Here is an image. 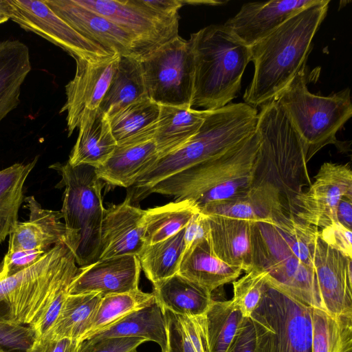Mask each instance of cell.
<instances>
[{"instance_id": "6da1fadb", "label": "cell", "mask_w": 352, "mask_h": 352, "mask_svg": "<svg viewBox=\"0 0 352 352\" xmlns=\"http://www.w3.org/2000/svg\"><path fill=\"white\" fill-rule=\"evenodd\" d=\"M329 3L320 0L301 10L250 47L254 73L243 95L245 103L256 108L274 100L305 67L312 41Z\"/></svg>"}, {"instance_id": "7a4b0ae2", "label": "cell", "mask_w": 352, "mask_h": 352, "mask_svg": "<svg viewBox=\"0 0 352 352\" xmlns=\"http://www.w3.org/2000/svg\"><path fill=\"white\" fill-rule=\"evenodd\" d=\"M257 109L245 102L210 111L197 133L177 150L157 159L130 187L131 201L146 197L160 181L196 164L220 156L238 145L256 128Z\"/></svg>"}, {"instance_id": "3957f363", "label": "cell", "mask_w": 352, "mask_h": 352, "mask_svg": "<svg viewBox=\"0 0 352 352\" xmlns=\"http://www.w3.org/2000/svg\"><path fill=\"white\" fill-rule=\"evenodd\" d=\"M260 147L256 130L224 154L166 178L151 187V193L190 199L199 210L206 205L240 195L253 185Z\"/></svg>"}, {"instance_id": "277c9868", "label": "cell", "mask_w": 352, "mask_h": 352, "mask_svg": "<svg viewBox=\"0 0 352 352\" xmlns=\"http://www.w3.org/2000/svg\"><path fill=\"white\" fill-rule=\"evenodd\" d=\"M194 55L192 108H222L236 98L251 61L250 47L222 25H210L189 39Z\"/></svg>"}, {"instance_id": "5b68a950", "label": "cell", "mask_w": 352, "mask_h": 352, "mask_svg": "<svg viewBox=\"0 0 352 352\" xmlns=\"http://www.w3.org/2000/svg\"><path fill=\"white\" fill-rule=\"evenodd\" d=\"M256 130L260 147L253 185L276 187L292 212L294 198L311 184L299 138L276 100L261 106Z\"/></svg>"}, {"instance_id": "8992f818", "label": "cell", "mask_w": 352, "mask_h": 352, "mask_svg": "<svg viewBox=\"0 0 352 352\" xmlns=\"http://www.w3.org/2000/svg\"><path fill=\"white\" fill-rule=\"evenodd\" d=\"M78 270L72 251L60 243L32 266L0 280V322L33 329L58 290L72 283Z\"/></svg>"}, {"instance_id": "52a82bcc", "label": "cell", "mask_w": 352, "mask_h": 352, "mask_svg": "<svg viewBox=\"0 0 352 352\" xmlns=\"http://www.w3.org/2000/svg\"><path fill=\"white\" fill-rule=\"evenodd\" d=\"M61 180L56 187H65L61 214L67 231L65 245L80 267L93 263L100 254L101 227L105 209L102 184L94 167L56 163Z\"/></svg>"}, {"instance_id": "ba28073f", "label": "cell", "mask_w": 352, "mask_h": 352, "mask_svg": "<svg viewBox=\"0 0 352 352\" xmlns=\"http://www.w3.org/2000/svg\"><path fill=\"white\" fill-rule=\"evenodd\" d=\"M307 85L305 67L274 100L296 131L308 163L328 144L345 148L336 133L352 116V104L349 88L321 96L311 93Z\"/></svg>"}, {"instance_id": "9c48e42d", "label": "cell", "mask_w": 352, "mask_h": 352, "mask_svg": "<svg viewBox=\"0 0 352 352\" xmlns=\"http://www.w3.org/2000/svg\"><path fill=\"white\" fill-rule=\"evenodd\" d=\"M312 309L267 283L250 316L255 331L254 352H311Z\"/></svg>"}, {"instance_id": "30bf717a", "label": "cell", "mask_w": 352, "mask_h": 352, "mask_svg": "<svg viewBox=\"0 0 352 352\" xmlns=\"http://www.w3.org/2000/svg\"><path fill=\"white\" fill-rule=\"evenodd\" d=\"M252 262V267L265 274L269 285L323 309L314 267L292 252L274 223L253 224Z\"/></svg>"}, {"instance_id": "8fae6325", "label": "cell", "mask_w": 352, "mask_h": 352, "mask_svg": "<svg viewBox=\"0 0 352 352\" xmlns=\"http://www.w3.org/2000/svg\"><path fill=\"white\" fill-rule=\"evenodd\" d=\"M140 61L152 100L159 105L192 108L195 62L189 40L178 36Z\"/></svg>"}, {"instance_id": "7c38bea8", "label": "cell", "mask_w": 352, "mask_h": 352, "mask_svg": "<svg viewBox=\"0 0 352 352\" xmlns=\"http://www.w3.org/2000/svg\"><path fill=\"white\" fill-rule=\"evenodd\" d=\"M76 1L120 27L140 43L146 55L179 36V14H160L144 0Z\"/></svg>"}, {"instance_id": "4fadbf2b", "label": "cell", "mask_w": 352, "mask_h": 352, "mask_svg": "<svg viewBox=\"0 0 352 352\" xmlns=\"http://www.w3.org/2000/svg\"><path fill=\"white\" fill-rule=\"evenodd\" d=\"M10 19L23 30L32 32L61 47L75 58L90 61L105 59L112 54L83 36L38 0H8Z\"/></svg>"}, {"instance_id": "5bb4252c", "label": "cell", "mask_w": 352, "mask_h": 352, "mask_svg": "<svg viewBox=\"0 0 352 352\" xmlns=\"http://www.w3.org/2000/svg\"><path fill=\"white\" fill-rule=\"evenodd\" d=\"M344 197L352 198V171L349 164L323 163L306 191L297 195L292 212L318 228L337 222V208Z\"/></svg>"}, {"instance_id": "9a60e30c", "label": "cell", "mask_w": 352, "mask_h": 352, "mask_svg": "<svg viewBox=\"0 0 352 352\" xmlns=\"http://www.w3.org/2000/svg\"><path fill=\"white\" fill-rule=\"evenodd\" d=\"M58 16L87 38L108 52L138 59L146 54L129 34L103 15L88 9L76 0H44Z\"/></svg>"}, {"instance_id": "2e32d148", "label": "cell", "mask_w": 352, "mask_h": 352, "mask_svg": "<svg viewBox=\"0 0 352 352\" xmlns=\"http://www.w3.org/2000/svg\"><path fill=\"white\" fill-rule=\"evenodd\" d=\"M119 57L115 54L97 61L75 58V75L65 86L67 100L60 111L67 112L68 136L78 128L85 111L99 108L117 67Z\"/></svg>"}, {"instance_id": "e0dca14e", "label": "cell", "mask_w": 352, "mask_h": 352, "mask_svg": "<svg viewBox=\"0 0 352 352\" xmlns=\"http://www.w3.org/2000/svg\"><path fill=\"white\" fill-rule=\"evenodd\" d=\"M314 267L323 309L333 316L352 314V258L318 236Z\"/></svg>"}, {"instance_id": "ac0fdd59", "label": "cell", "mask_w": 352, "mask_h": 352, "mask_svg": "<svg viewBox=\"0 0 352 352\" xmlns=\"http://www.w3.org/2000/svg\"><path fill=\"white\" fill-rule=\"evenodd\" d=\"M141 267L135 256L124 255L99 259L78 267L72 280L69 295L97 293L107 295L139 289Z\"/></svg>"}, {"instance_id": "d6986e66", "label": "cell", "mask_w": 352, "mask_h": 352, "mask_svg": "<svg viewBox=\"0 0 352 352\" xmlns=\"http://www.w3.org/2000/svg\"><path fill=\"white\" fill-rule=\"evenodd\" d=\"M144 215V210L131 204L129 195L122 203L105 209L99 259L124 255L138 257L146 245Z\"/></svg>"}, {"instance_id": "ffe728a7", "label": "cell", "mask_w": 352, "mask_h": 352, "mask_svg": "<svg viewBox=\"0 0 352 352\" xmlns=\"http://www.w3.org/2000/svg\"><path fill=\"white\" fill-rule=\"evenodd\" d=\"M320 0H272L244 3L223 25L250 47L301 10Z\"/></svg>"}, {"instance_id": "44dd1931", "label": "cell", "mask_w": 352, "mask_h": 352, "mask_svg": "<svg viewBox=\"0 0 352 352\" xmlns=\"http://www.w3.org/2000/svg\"><path fill=\"white\" fill-rule=\"evenodd\" d=\"M279 190L269 184L253 185L243 194L224 201L210 203L200 212L253 223H273L286 209Z\"/></svg>"}, {"instance_id": "7402d4cb", "label": "cell", "mask_w": 352, "mask_h": 352, "mask_svg": "<svg viewBox=\"0 0 352 352\" xmlns=\"http://www.w3.org/2000/svg\"><path fill=\"white\" fill-rule=\"evenodd\" d=\"M29 220L18 222L9 235L8 252L19 250L48 252L54 245L65 244L67 231L60 212L43 209L34 196L25 197Z\"/></svg>"}, {"instance_id": "603a6c76", "label": "cell", "mask_w": 352, "mask_h": 352, "mask_svg": "<svg viewBox=\"0 0 352 352\" xmlns=\"http://www.w3.org/2000/svg\"><path fill=\"white\" fill-rule=\"evenodd\" d=\"M158 158L152 138L116 145L108 160L95 169L98 178L109 184L130 188Z\"/></svg>"}, {"instance_id": "cb8c5ba5", "label": "cell", "mask_w": 352, "mask_h": 352, "mask_svg": "<svg viewBox=\"0 0 352 352\" xmlns=\"http://www.w3.org/2000/svg\"><path fill=\"white\" fill-rule=\"evenodd\" d=\"M78 128V135L68 163L72 166H101L117 145L107 116L99 109L88 110L82 116Z\"/></svg>"}, {"instance_id": "d4e9b609", "label": "cell", "mask_w": 352, "mask_h": 352, "mask_svg": "<svg viewBox=\"0 0 352 352\" xmlns=\"http://www.w3.org/2000/svg\"><path fill=\"white\" fill-rule=\"evenodd\" d=\"M210 243L214 253L223 261L245 272L252 268L253 223L226 217L207 215Z\"/></svg>"}, {"instance_id": "484cf974", "label": "cell", "mask_w": 352, "mask_h": 352, "mask_svg": "<svg viewBox=\"0 0 352 352\" xmlns=\"http://www.w3.org/2000/svg\"><path fill=\"white\" fill-rule=\"evenodd\" d=\"M242 271L225 263L214 253L209 236L184 252L178 274L212 293L236 280Z\"/></svg>"}, {"instance_id": "4316f807", "label": "cell", "mask_w": 352, "mask_h": 352, "mask_svg": "<svg viewBox=\"0 0 352 352\" xmlns=\"http://www.w3.org/2000/svg\"><path fill=\"white\" fill-rule=\"evenodd\" d=\"M155 300L162 313L199 317L209 308L212 293L179 274L153 283Z\"/></svg>"}, {"instance_id": "83f0119b", "label": "cell", "mask_w": 352, "mask_h": 352, "mask_svg": "<svg viewBox=\"0 0 352 352\" xmlns=\"http://www.w3.org/2000/svg\"><path fill=\"white\" fill-rule=\"evenodd\" d=\"M211 110L160 105L153 140L159 158L183 146L199 131Z\"/></svg>"}, {"instance_id": "f1b7e54d", "label": "cell", "mask_w": 352, "mask_h": 352, "mask_svg": "<svg viewBox=\"0 0 352 352\" xmlns=\"http://www.w3.org/2000/svg\"><path fill=\"white\" fill-rule=\"evenodd\" d=\"M32 66L28 47L19 40L0 42V122L19 104Z\"/></svg>"}, {"instance_id": "f546056e", "label": "cell", "mask_w": 352, "mask_h": 352, "mask_svg": "<svg viewBox=\"0 0 352 352\" xmlns=\"http://www.w3.org/2000/svg\"><path fill=\"white\" fill-rule=\"evenodd\" d=\"M124 337L142 338L146 341L157 343L161 348V352L167 351L166 319L155 301L148 306L129 313L86 340H98Z\"/></svg>"}, {"instance_id": "4dcf8cb0", "label": "cell", "mask_w": 352, "mask_h": 352, "mask_svg": "<svg viewBox=\"0 0 352 352\" xmlns=\"http://www.w3.org/2000/svg\"><path fill=\"white\" fill-rule=\"evenodd\" d=\"M147 98L149 97L140 59L120 56L110 85L98 109L108 116Z\"/></svg>"}, {"instance_id": "1f68e13d", "label": "cell", "mask_w": 352, "mask_h": 352, "mask_svg": "<svg viewBox=\"0 0 352 352\" xmlns=\"http://www.w3.org/2000/svg\"><path fill=\"white\" fill-rule=\"evenodd\" d=\"M160 105L147 98L107 116L117 145L153 138Z\"/></svg>"}, {"instance_id": "d6a6232c", "label": "cell", "mask_w": 352, "mask_h": 352, "mask_svg": "<svg viewBox=\"0 0 352 352\" xmlns=\"http://www.w3.org/2000/svg\"><path fill=\"white\" fill-rule=\"evenodd\" d=\"M206 352H227L244 318L232 300H212L206 312L198 317Z\"/></svg>"}, {"instance_id": "836d02e7", "label": "cell", "mask_w": 352, "mask_h": 352, "mask_svg": "<svg viewBox=\"0 0 352 352\" xmlns=\"http://www.w3.org/2000/svg\"><path fill=\"white\" fill-rule=\"evenodd\" d=\"M101 298L97 293L68 295L56 321L43 338L82 342Z\"/></svg>"}, {"instance_id": "e575fe53", "label": "cell", "mask_w": 352, "mask_h": 352, "mask_svg": "<svg viewBox=\"0 0 352 352\" xmlns=\"http://www.w3.org/2000/svg\"><path fill=\"white\" fill-rule=\"evenodd\" d=\"M38 160L17 163L0 170V243L14 230L23 201V185Z\"/></svg>"}, {"instance_id": "d590c367", "label": "cell", "mask_w": 352, "mask_h": 352, "mask_svg": "<svg viewBox=\"0 0 352 352\" xmlns=\"http://www.w3.org/2000/svg\"><path fill=\"white\" fill-rule=\"evenodd\" d=\"M311 352H352V314L333 316L313 308Z\"/></svg>"}, {"instance_id": "8d00e7d4", "label": "cell", "mask_w": 352, "mask_h": 352, "mask_svg": "<svg viewBox=\"0 0 352 352\" xmlns=\"http://www.w3.org/2000/svg\"><path fill=\"white\" fill-rule=\"evenodd\" d=\"M192 200L175 201L145 210L146 245L165 240L186 228L195 214L199 212Z\"/></svg>"}, {"instance_id": "74e56055", "label": "cell", "mask_w": 352, "mask_h": 352, "mask_svg": "<svg viewBox=\"0 0 352 352\" xmlns=\"http://www.w3.org/2000/svg\"><path fill=\"white\" fill-rule=\"evenodd\" d=\"M184 229L165 240L146 245L138 256L141 270L152 283L178 273L185 251Z\"/></svg>"}, {"instance_id": "f35d334b", "label": "cell", "mask_w": 352, "mask_h": 352, "mask_svg": "<svg viewBox=\"0 0 352 352\" xmlns=\"http://www.w3.org/2000/svg\"><path fill=\"white\" fill-rule=\"evenodd\" d=\"M155 301L153 293H146L140 289L102 297L82 341L110 326L129 313L148 306Z\"/></svg>"}, {"instance_id": "ab89813d", "label": "cell", "mask_w": 352, "mask_h": 352, "mask_svg": "<svg viewBox=\"0 0 352 352\" xmlns=\"http://www.w3.org/2000/svg\"><path fill=\"white\" fill-rule=\"evenodd\" d=\"M292 252L307 265L314 267L318 228L298 219L292 212H285L274 223Z\"/></svg>"}, {"instance_id": "60d3db41", "label": "cell", "mask_w": 352, "mask_h": 352, "mask_svg": "<svg viewBox=\"0 0 352 352\" xmlns=\"http://www.w3.org/2000/svg\"><path fill=\"white\" fill-rule=\"evenodd\" d=\"M167 332L179 352H206L198 317H188L163 312Z\"/></svg>"}, {"instance_id": "b9f144b4", "label": "cell", "mask_w": 352, "mask_h": 352, "mask_svg": "<svg viewBox=\"0 0 352 352\" xmlns=\"http://www.w3.org/2000/svg\"><path fill=\"white\" fill-rule=\"evenodd\" d=\"M232 301L244 318H250L259 305L267 286L265 274L252 267L232 282Z\"/></svg>"}, {"instance_id": "7bdbcfd3", "label": "cell", "mask_w": 352, "mask_h": 352, "mask_svg": "<svg viewBox=\"0 0 352 352\" xmlns=\"http://www.w3.org/2000/svg\"><path fill=\"white\" fill-rule=\"evenodd\" d=\"M36 338L28 325L0 322V348L8 352H25Z\"/></svg>"}, {"instance_id": "ee69618b", "label": "cell", "mask_w": 352, "mask_h": 352, "mask_svg": "<svg viewBox=\"0 0 352 352\" xmlns=\"http://www.w3.org/2000/svg\"><path fill=\"white\" fill-rule=\"evenodd\" d=\"M146 340L142 338H111L80 342L78 352H133Z\"/></svg>"}, {"instance_id": "f6af8a7d", "label": "cell", "mask_w": 352, "mask_h": 352, "mask_svg": "<svg viewBox=\"0 0 352 352\" xmlns=\"http://www.w3.org/2000/svg\"><path fill=\"white\" fill-rule=\"evenodd\" d=\"M47 252L19 250L7 252L0 263V280L28 268L39 261Z\"/></svg>"}, {"instance_id": "bcb514c9", "label": "cell", "mask_w": 352, "mask_h": 352, "mask_svg": "<svg viewBox=\"0 0 352 352\" xmlns=\"http://www.w3.org/2000/svg\"><path fill=\"white\" fill-rule=\"evenodd\" d=\"M319 236L331 248L352 258L351 230L337 221L321 229Z\"/></svg>"}, {"instance_id": "7dc6e473", "label": "cell", "mask_w": 352, "mask_h": 352, "mask_svg": "<svg viewBox=\"0 0 352 352\" xmlns=\"http://www.w3.org/2000/svg\"><path fill=\"white\" fill-rule=\"evenodd\" d=\"M210 230L208 216L200 211L195 214L184 229V252L201 240L208 239Z\"/></svg>"}, {"instance_id": "c3c4849f", "label": "cell", "mask_w": 352, "mask_h": 352, "mask_svg": "<svg viewBox=\"0 0 352 352\" xmlns=\"http://www.w3.org/2000/svg\"><path fill=\"white\" fill-rule=\"evenodd\" d=\"M80 342L69 338H36L32 345L25 352H78Z\"/></svg>"}, {"instance_id": "681fc988", "label": "cell", "mask_w": 352, "mask_h": 352, "mask_svg": "<svg viewBox=\"0 0 352 352\" xmlns=\"http://www.w3.org/2000/svg\"><path fill=\"white\" fill-rule=\"evenodd\" d=\"M255 331L250 318H245L227 352H254Z\"/></svg>"}, {"instance_id": "f907efd6", "label": "cell", "mask_w": 352, "mask_h": 352, "mask_svg": "<svg viewBox=\"0 0 352 352\" xmlns=\"http://www.w3.org/2000/svg\"><path fill=\"white\" fill-rule=\"evenodd\" d=\"M144 1L153 10L166 16L179 14V9L185 3L183 0H144Z\"/></svg>"}, {"instance_id": "816d5d0a", "label": "cell", "mask_w": 352, "mask_h": 352, "mask_svg": "<svg viewBox=\"0 0 352 352\" xmlns=\"http://www.w3.org/2000/svg\"><path fill=\"white\" fill-rule=\"evenodd\" d=\"M337 221L349 230L352 228V198L344 197L337 208Z\"/></svg>"}, {"instance_id": "f5cc1de1", "label": "cell", "mask_w": 352, "mask_h": 352, "mask_svg": "<svg viewBox=\"0 0 352 352\" xmlns=\"http://www.w3.org/2000/svg\"><path fill=\"white\" fill-rule=\"evenodd\" d=\"M11 18V8L8 0H0V24Z\"/></svg>"}, {"instance_id": "db71d44e", "label": "cell", "mask_w": 352, "mask_h": 352, "mask_svg": "<svg viewBox=\"0 0 352 352\" xmlns=\"http://www.w3.org/2000/svg\"><path fill=\"white\" fill-rule=\"evenodd\" d=\"M167 337H168V347H167V352H179L177 347L176 346L174 341L173 340L172 338L170 336V335L167 332Z\"/></svg>"}, {"instance_id": "11a10c76", "label": "cell", "mask_w": 352, "mask_h": 352, "mask_svg": "<svg viewBox=\"0 0 352 352\" xmlns=\"http://www.w3.org/2000/svg\"><path fill=\"white\" fill-rule=\"evenodd\" d=\"M0 352H8L0 348Z\"/></svg>"}, {"instance_id": "9f6ffc18", "label": "cell", "mask_w": 352, "mask_h": 352, "mask_svg": "<svg viewBox=\"0 0 352 352\" xmlns=\"http://www.w3.org/2000/svg\"><path fill=\"white\" fill-rule=\"evenodd\" d=\"M133 352H138V351H137V350H135V351H133ZM166 352H167V351H166Z\"/></svg>"}]
</instances>
